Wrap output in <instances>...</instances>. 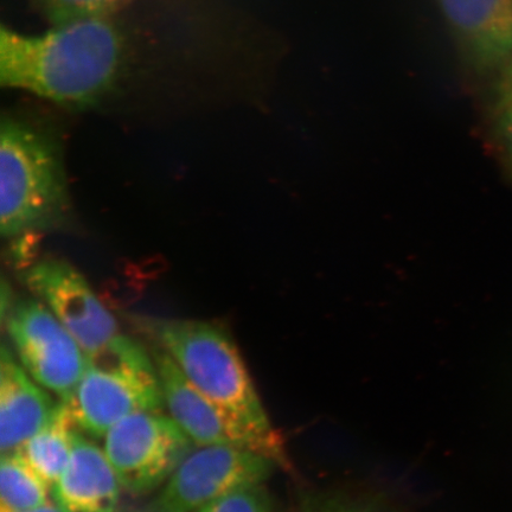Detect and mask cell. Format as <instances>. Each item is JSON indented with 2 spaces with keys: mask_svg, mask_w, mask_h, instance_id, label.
Wrapping results in <instances>:
<instances>
[{
  "mask_svg": "<svg viewBox=\"0 0 512 512\" xmlns=\"http://www.w3.org/2000/svg\"><path fill=\"white\" fill-rule=\"evenodd\" d=\"M42 387V386H41ZM37 386L3 344L0 356V450L18 451L53 419L59 403Z\"/></svg>",
  "mask_w": 512,
  "mask_h": 512,
  "instance_id": "cell-11",
  "label": "cell"
},
{
  "mask_svg": "<svg viewBox=\"0 0 512 512\" xmlns=\"http://www.w3.org/2000/svg\"><path fill=\"white\" fill-rule=\"evenodd\" d=\"M279 466L246 448L209 445L192 450L153 503V512H196L243 486L265 483Z\"/></svg>",
  "mask_w": 512,
  "mask_h": 512,
  "instance_id": "cell-8",
  "label": "cell"
},
{
  "mask_svg": "<svg viewBox=\"0 0 512 512\" xmlns=\"http://www.w3.org/2000/svg\"><path fill=\"white\" fill-rule=\"evenodd\" d=\"M152 356L165 407L192 443L246 448L264 454L286 469L287 456L278 433L256 431L219 403L210 400L187 379L168 352L157 347Z\"/></svg>",
  "mask_w": 512,
  "mask_h": 512,
  "instance_id": "cell-6",
  "label": "cell"
},
{
  "mask_svg": "<svg viewBox=\"0 0 512 512\" xmlns=\"http://www.w3.org/2000/svg\"><path fill=\"white\" fill-rule=\"evenodd\" d=\"M79 431L74 433L69 462L51 494L63 512H115L119 479L105 451Z\"/></svg>",
  "mask_w": 512,
  "mask_h": 512,
  "instance_id": "cell-12",
  "label": "cell"
},
{
  "mask_svg": "<svg viewBox=\"0 0 512 512\" xmlns=\"http://www.w3.org/2000/svg\"><path fill=\"white\" fill-rule=\"evenodd\" d=\"M494 130L512 171V102H495Z\"/></svg>",
  "mask_w": 512,
  "mask_h": 512,
  "instance_id": "cell-17",
  "label": "cell"
},
{
  "mask_svg": "<svg viewBox=\"0 0 512 512\" xmlns=\"http://www.w3.org/2000/svg\"><path fill=\"white\" fill-rule=\"evenodd\" d=\"M64 403L79 430L98 438L127 416L165 407L155 361L125 335L87 356L85 374Z\"/></svg>",
  "mask_w": 512,
  "mask_h": 512,
  "instance_id": "cell-4",
  "label": "cell"
},
{
  "mask_svg": "<svg viewBox=\"0 0 512 512\" xmlns=\"http://www.w3.org/2000/svg\"><path fill=\"white\" fill-rule=\"evenodd\" d=\"M22 279L66 326L86 356L95 354L121 335L117 320L69 262L43 259L29 266L22 273Z\"/></svg>",
  "mask_w": 512,
  "mask_h": 512,
  "instance_id": "cell-9",
  "label": "cell"
},
{
  "mask_svg": "<svg viewBox=\"0 0 512 512\" xmlns=\"http://www.w3.org/2000/svg\"><path fill=\"white\" fill-rule=\"evenodd\" d=\"M105 453L121 488L149 494L170 477L194 450L175 420L160 412H139L118 422L105 435Z\"/></svg>",
  "mask_w": 512,
  "mask_h": 512,
  "instance_id": "cell-5",
  "label": "cell"
},
{
  "mask_svg": "<svg viewBox=\"0 0 512 512\" xmlns=\"http://www.w3.org/2000/svg\"><path fill=\"white\" fill-rule=\"evenodd\" d=\"M49 485L18 451L2 453L0 510L23 511L49 503Z\"/></svg>",
  "mask_w": 512,
  "mask_h": 512,
  "instance_id": "cell-14",
  "label": "cell"
},
{
  "mask_svg": "<svg viewBox=\"0 0 512 512\" xmlns=\"http://www.w3.org/2000/svg\"><path fill=\"white\" fill-rule=\"evenodd\" d=\"M70 198L59 139L15 114L0 126V232L4 239L47 232L66 222Z\"/></svg>",
  "mask_w": 512,
  "mask_h": 512,
  "instance_id": "cell-2",
  "label": "cell"
},
{
  "mask_svg": "<svg viewBox=\"0 0 512 512\" xmlns=\"http://www.w3.org/2000/svg\"><path fill=\"white\" fill-rule=\"evenodd\" d=\"M0 512H63L59 505L53 504L51 502L42 505V507H38L35 509L30 510H23V511H6V510H0Z\"/></svg>",
  "mask_w": 512,
  "mask_h": 512,
  "instance_id": "cell-20",
  "label": "cell"
},
{
  "mask_svg": "<svg viewBox=\"0 0 512 512\" xmlns=\"http://www.w3.org/2000/svg\"><path fill=\"white\" fill-rule=\"evenodd\" d=\"M0 304H2V307H0V315H2V323L4 324L6 318H8L9 316L12 306H14V303H12L11 286L8 283V281L5 280V278H3L2 280V291H0Z\"/></svg>",
  "mask_w": 512,
  "mask_h": 512,
  "instance_id": "cell-19",
  "label": "cell"
},
{
  "mask_svg": "<svg viewBox=\"0 0 512 512\" xmlns=\"http://www.w3.org/2000/svg\"><path fill=\"white\" fill-rule=\"evenodd\" d=\"M460 56L479 74L512 61V0H435Z\"/></svg>",
  "mask_w": 512,
  "mask_h": 512,
  "instance_id": "cell-10",
  "label": "cell"
},
{
  "mask_svg": "<svg viewBox=\"0 0 512 512\" xmlns=\"http://www.w3.org/2000/svg\"><path fill=\"white\" fill-rule=\"evenodd\" d=\"M3 325L32 379L63 402L72 398L85 374L87 356L49 307L41 300H19Z\"/></svg>",
  "mask_w": 512,
  "mask_h": 512,
  "instance_id": "cell-7",
  "label": "cell"
},
{
  "mask_svg": "<svg viewBox=\"0 0 512 512\" xmlns=\"http://www.w3.org/2000/svg\"><path fill=\"white\" fill-rule=\"evenodd\" d=\"M265 483L243 486L196 512H274V502Z\"/></svg>",
  "mask_w": 512,
  "mask_h": 512,
  "instance_id": "cell-16",
  "label": "cell"
},
{
  "mask_svg": "<svg viewBox=\"0 0 512 512\" xmlns=\"http://www.w3.org/2000/svg\"><path fill=\"white\" fill-rule=\"evenodd\" d=\"M124 40L110 18L89 19L42 35L0 29V83L74 110L95 106L117 82Z\"/></svg>",
  "mask_w": 512,
  "mask_h": 512,
  "instance_id": "cell-1",
  "label": "cell"
},
{
  "mask_svg": "<svg viewBox=\"0 0 512 512\" xmlns=\"http://www.w3.org/2000/svg\"><path fill=\"white\" fill-rule=\"evenodd\" d=\"M131 0H38L54 27L96 18H110Z\"/></svg>",
  "mask_w": 512,
  "mask_h": 512,
  "instance_id": "cell-15",
  "label": "cell"
},
{
  "mask_svg": "<svg viewBox=\"0 0 512 512\" xmlns=\"http://www.w3.org/2000/svg\"><path fill=\"white\" fill-rule=\"evenodd\" d=\"M132 323L168 352L187 379L254 430L277 434L238 347L220 326L200 320L132 316Z\"/></svg>",
  "mask_w": 512,
  "mask_h": 512,
  "instance_id": "cell-3",
  "label": "cell"
},
{
  "mask_svg": "<svg viewBox=\"0 0 512 512\" xmlns=\"http://www.w3.org/2000/svg\"><path fill=\"white\" fill-rule=\"evenodd\" d=\"M76 430L78 426L62 401L53 419L18 450L51 490L59 482L69 462Z\"/></svg>",
  "mask_w": 512,
  "mask_h": 512,
  "instance_id": "cell-13",
  "label": "cell"
},
{
  "mask_svg": "<svg viewBox=\"0 0 512 512\" xmlns=\"http://www.w3.org/2000/svg\"><path fill=\"white\" fill-rule=\"evenodd\" d=\"M496 75L495 102H512V61Z\"/></svg>",
  "mask_w": 512,
  "mask_h": 512,
  "instance_id": "cell-18",
  "label": "cell"
}]
</instances>
